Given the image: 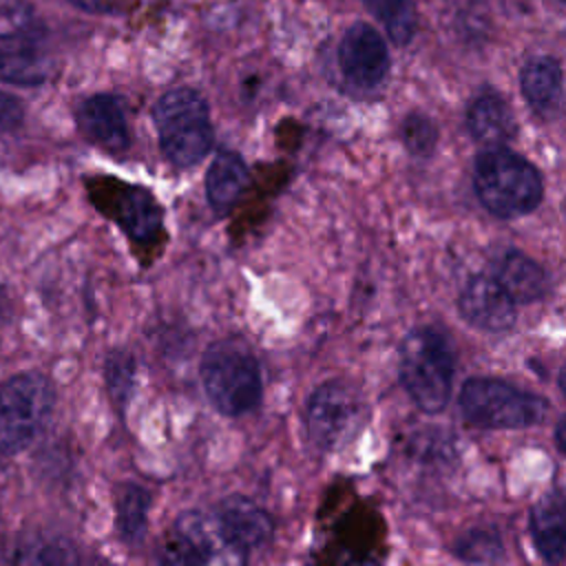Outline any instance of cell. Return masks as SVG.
Listing matches in <instances>:
<instances>
[{"label":"cell","instance_id":"cell-1","mask_svg":"<svg viewBox=\"0 0 566 566\" xmlns=\"http://www.w3.org/2000/svg\"><path fill=\"white\" fill-rule=\"evenodd\" d=\"M473 188L482 206L497 217L528 214L544 195L537 168L504 146L486 148L475 157Z\"/></svg>","mask_w":566,"mask_h":566},{"label":"cell","instance_id":"cell-2","mask_svg":"<svg viewBox=\"0 0 566 566\" xmlns=\"http://www.w3.org/2000/svg\"><path fill=\"white\" fill-rule=\"evenodd\" d=\"M455 374V352L436 327L411 329L400 347V382L409 398L429 413L444 409Z\"/></svg>","mask_w":566,"mask_h":566},{"label":"cell","instance_id":"cell-3","mask_svg":"<svg viewBox=\"0 0 566 566\" xmlns=\"http://www.w3.org/2000/svg\"><path fill=\"white\" fill-rule=\"evenodd\" d=\"M164 157L177 168L197 166L212 148L214 133L206 99L186 86L166 91L153 106Z\"/></svg>","mask_w":566,"mask_h":566},{"label":"cell","instance_id":"cell-4","mask_svg":"<svg viewBox=\"0 0 566 566\" xmlns=\"http://www.w3.org/2000/svg\"><path fill=\"white\" fill-rule=\"evenodd\" d=\"M199 374L210 405L223 416H245L261 402V367L252 352L237 340L210 345Z\"/></svg>","mask_w":566,"mask_h":566},{"label":"cell","instance_id":"cell-5","mask_svg":"<svg viewBox=\"0 0 566 566\" xmlns=\"http://www.w3.org/2000/svg\"><path fill=\"white\" fill-rule=\"evenodd\" d=\"M53 405V385L38 371H22L0 382V458L33 442Z\"/></svg>","mask_w":566,"mask_h":566},{"label":"cell","instance_id":"cell-6","mask_svg":"<svg viewBox=\"0 0 566 566\" xmlns=\"http://www.w3.org/2000/svg\"><path fill=\"white\" fill-rule=\"evenodd\" d=\"M546 400L497 378H469L460 389L467 422L486 429H517L544 420Z\"/></svg>","mask_w":566,"mask_h":566},{"label":"cell","instance_id":"cell-7","mask_svg":"<svg viewBox=\"0 0 566 566\" xmlns=\"http://www.w3.org/2000/svg\"><path fill=\"white\" fill-rule=\"evenodd\" d=\"M95 206L104 210L137 250H153L164 237V214L155 195L119 179H95L91 188Z\"/></svg>","mask_w":566,"mask_h":566},{"label":"cell","instance_id":"cell-8","mask_svg":"<svg viewBox=\"0 0 566 566\" xmlns=\"http://www.w3.org/2000/svg\"><path fill=\"white\" fill-rule=\"evenodd\" d=\"M360 420L363 402L356 389L343 380H327L307 398V436L323 451H332L347 442L360 427Z\"/></svg>","mask_w":566,"mask_h":566},{"label":"cell","instance_id":"cell-9","mask_svg":"<svg viewBox=\"0 0 566 566\" xmlns=\"http://www.w3.org/2000/svg\"><path fill=\"white\" fill-rule=\"evenodd\" d=\"M338 66L349 86L376 88L389 71V53L382 35L365 22L352 24L338 44Z\"/></svg>","mask_w":566,"mask_h":566},{"label":"cell","instance_id":"cell-10","mask_svg":"<svg viewBox=\"0 0 566 566\" xmlns=\"http://www.w3.org/2000/svg\"><path fill=\"white\" fill-rule=\"evenodd\" d=\"M212 522L226 551L237 557H245L265 546L274 531L270 515L243 495H230L219 502L212 513Z\"/></svg>","mask_w":566,"mask_h":566},{"label":"cell","instance_id":"cell-11","mask_svg":"<svg viewBox=\"0 0 566 566\" xmlns=\"http://www.w3.org/2000/svg\"><path fill=\"white\" fill-rule=\"evenodd\" d=\"M77 126L86 139L97 144L99 148L122 155L130 146V128L126 119V111L115 95L97 93L86 97L77 106Z\"/></svg>","mask_w":566,"mask_h":566},{"label":"cell","instance_id":"cell-12","mask_svg":"<svg viewBox=\"0 0 566 566\" xmlns=\"http://www.w3.org/2000/svg\"><path fill=\"white\" fill-rule=\"evenodd\" d=\"M462 316L484 332H506L515 323V301L493 276H473L460 292Z\"/></svg>","mask_w":566,"mask_h":566},{"label":"cell","instance_id":"cell-13","mask_svg":"<svg viewBox=\"0 0 566 566\" xmlns=\"http://www.w3.org/2000/svg\"><path fill=\"white\" fill-rule=\"evenodd\" d=\"M217 542L223 546L212 517L199 513H186L177 520L164 546L159 548V562L164 564H210L217 562ZM226 548V546H223Z\"/></svg>","mask_w":566,"mask_h":566},{"label":"cell","instance_id":"cell-14","mask_svg":"<svg viewBox=\"0 0 566 566\" xmlns=\"http://www.w3.org/2000/svg\"><path fill=\"white\" fill-rule=\"evenodd\" d=\"M51 62L44 49L22 33H0V82L38 86L49 77Z\"/></svg>","mask_w":566,"mask_h":566},{"label":"cell","instance_id":"cell-15","mask_svg":"<svg viewBox=\"0 0 566 566\" xmlns=\"http://www.w3.org/2000/svg\"><path fill=\"white\" fill-rule=\"evenodd\" d=\"M491 276L515 303L539 301L548 290V279L542 265L515 248L500 250L491 259Z\"/></svg>","mask_w":566,"mask_h":566},{"label":"cell","instance_id":"cell-16","mask_svg":"<svg viewBox=\"0 0 566 566\" xmlns=\"http://www.w3.org/2000/svg\"><path fill=\"white\" fill-rule=\"evenodd\" d=\"M531 537L546 562H559L566 553V491L542 495L531 509Z\"/></svg>","mask_w":566,"mask_h":566},{"label":"cell","instance_id":"cell-17","mask_svg":"<svg viewBox=\"0 0 566 566\" xmlns=\"http://www.w3.org/2000/svg\"><path fill=\"white\" fill-rule=\"evenodd\" d=\"M467 128L475 142L489 148L504 146L515 135V117L500 95L482 93L469 104Z\"/></svg>","mask_w":566,"mask_h":566},{"label":"cell","instance_id":"cell-18","mask_svg":"<svg viewBox=\"0 0 566 566\" xmlns=\"http://www.w3.org/2000/svg\"><path fill=\"white\" fill-rule=\"evenodd\" d=\"M250 172L234 150H219L206 172V195L217 212H228L248 186Z\"/></svg>","mask_w":566,"mask_h":566},{"label":"cell","instance_id":"cell-19","mask_svg":"<svg viewBox=\"0 0 566 566\" xmlns=\"http://www.w3.org/2000/svg\"><path fill=\"white\" fill-rule=\"evenodd\" d=\"M524 99L542 115L553 113L562 102V69L548 55L531 57L520 75Z\"/></svg>","mask_w":566,"mask_h":566},{"label":"cell","instance_id":"cell-20","mask_svg":"<svg viewBox=\"0 0 566 566\" xmlns=\"http://www.w3.org/2000/svg\"><path fill=\"white\" fill-rule=\"evenodd\" d=\"M150 493L139 484H119L115 495V526L126 544H139L148 528Z\"/></svg>","mask_w":566,"mask_h":566},{"label":"cell","instance_id":"cell-21","mask_svg":"<svg viewBox=\"0 0 566 566\" xmlns=\"http://www.w3.org/2000/svg\"><path fill=\"white\" fill-rule=\"evenodd\" d=\"M376 20L385 27L394 44H407L416 31V9L411 0H365Z\"/></svg>","mask_w":566,"mask_h":566},{"label":"cell","instance_id":"cell-22","mask_svg":"<svg viewBox=\"0 0 566 566\" xmlns=\"http://www.w3.org/2000/svg\"><path fill=\"white\" fill-rule=\"evenodd\" d=\"M104 376L108 385V394L113 398V405L122 413L133 396L135 387V356L126 349H113L106 356Z\"/></svg>","mask_w":566,"mask_h":566},{"label":"cell","instance_id":"cell-23","mask_svg":"<svg viewBox=\"0 0 566 566\" xmlns=\"http://www.w3.org/2000/svg\"><path fill=\"white\" fill-rule=\"evenodd\" d=\"M458 555L467 562L502 559V542L491 528H473L458 542Z\"/></svg>","mask_w":566,"mask_h":566},{"label":"cell","instance_id":"cell-24","mask_svg":"<svg viewBox=\"0 0 566 566\" xmlns=\"http://www.w3.org/2000/svg\"><path fill=\"white\" fill-rule=\"evenodd\" d=\"M402 137H405V146L416 153V155H427L433 146H436V126L429 117L424 115H409L402 124Z\"/></svg>","mask_w":566,"mask_h":566},{"label":"cell","instance_id":"cell-25","mask_svg":"<svg viewBox=\"0 0 566 566\" xmlns=\"http://www.w3.org/2000/svg\"><path fill=\"white\" fill-rule=\"evenodd\" d=\"M69 548H62L60 544L42 542V544H24L18 555H13V562L20 564H66L75 562L77 557L73 553H64Z\"/></svg>","mask_w":566,"mask_h":566},{"label":"cell","instance_id":"cell-26","mask_svg":"<svg viewBox=\"0 0 566 566\" xmlns=\"http://www.w3.org/2000/svg\"><path fill=\"white\" fill-rule=\"evenodd\" d=\"M24 122L22 102L0 91V133H11Z\"/></svg>","mask_w":566,"mask_h":566},{"label":"cell","instance_id":"cell-27","mask_svg":"<svg viewBox=\"0 0 566 566\" xmlns=\"http://www.w3.org/2000/svg\"><path fill=\"white\" fill-rule=\"evenodd\" d=\"M69 2L88 13H115L122 7V0H69Z\"/></svg>","mask_w":566,"mask_h":566},{"label":"cell","instance_id":"cell-28","mask_svg":"<svg viewBox=\"0 0 566 566\" xmlns=\"http://www.w3.org/2000/svg\"><path fill=\"white\" fill-rule=\"evenodd\" d=\"M555 442H557L559 451L566 453V416L559 418V422H557V427H555Z\"/></svg>","mask_w":566,"mask_h":566},{"label":"cell","instance_id":"cell-29","mask_svg":"<svg viewBox=\"0 0 566 566\" xmlns=\"http://www.w3.org/2000/svg\"><path fill=\"white\" fill-rule=\"evenodd\" d=\"M559 389H562V394L566 396V365H564L562 371H559Z\"/></svg>","mask_w":566,"mask_h":566},{"label":"cell","instance_id":"cell-30","mask_svg":"<svg viewBox=\"0 0 566 566\" xmlns=\"http://www.w3.org/2000/svg\"><path fill=\"white\" fill-rule=\"evenodd\" d=\"M564 2H566V0H564Z\"/></svg>","mask_w":566,"mask_h":566}]
</instances>
